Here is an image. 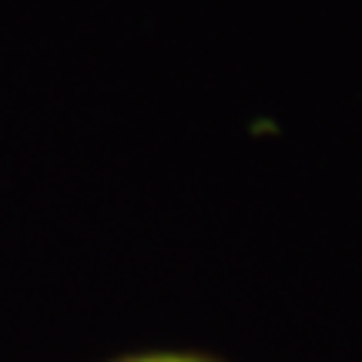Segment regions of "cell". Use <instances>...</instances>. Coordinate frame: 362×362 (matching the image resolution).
I'll use <instances>...</instances> for the list:
<instances>
[{"instance_id":"1","label":"cell","mask_w":362,"mask_h":362,"mask_svg":"<svg viewBox=\"0 0 362 362\" xmlns=\"http://www.w3.org/2000/svg\"><path fill=\"white\" fill-rule=\"evenodd\" d=\"M124 362H211L198 356H144V359H124Z\"/></svg>"}]
</instances>
